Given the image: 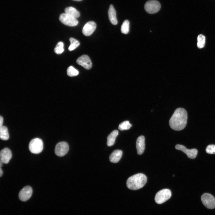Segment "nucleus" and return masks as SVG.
I'll return each instance as SVG.
<instances>
[{
	"instance_id": "obj_1",
	"label": "nucleus",
	"mask_w": 215,
	"mask_h": 215,
	"mask_svg": "<svg viewBox=\"0 0 215 215\" xmlns=\"http://www.w3.org/2000/svg\"><path fill=\"white\" fill-rule=\"evenodd\" d=\"M187 119L188 115L186 110L182 108H177L170 119L169 125L175 130H182L186 125Z\"/></svg>"
},
{
	"instance_id": "obj_2",
	"label": "nucleus",
	"mask_w": 215,
	"mask_h": 215,
	"mask_svg": "<svg viewBox=\"0 0 215 215\" xmlns=\"http://www.w3.org/2000/svg\"><path fill=\"white\" fill-rule=\"evenodd\" d=\"M147 179L142 173H138L129 177L126 182V185L129 189L136 190L142 188L146 184Z\"/></svg>"
},
{
	"instance_id": "obj_3",
	"label": "nucleus",
	"mask_w": 215,
	"mask_h": 215,
	"mask_svg": "<svg viewBox=\"0 0 215 215\" xmlns=\"http://www.w3.org/2000/svg\"><path fill=\"white\" fill-rule=\"evenodd\" d=\"M43 142L41 139L35 138L32 139L29 145V148L31 152L34 154H38L42 150Z\"/></svg>"
},
{
	"instance_id": "obj_4",
	"label": "nucleus",
	"mask_w": 215,
	"mask_h": 215,
	"mask_svg": "<svg viewBox=\"0 0 215 215\" xmlns=\"http://www.w3.org/2000/svg\"><path fill=\"white\" fill-rule=\"evenodd\" d=\"M171 196V191L168 189H162L158 192L156 194L155 200L158 204L165 202L169 199Z\"/></svg>"
},
{
	"instance_id": "obj_5",
	"label": "nucleus",
	"mask_w": 215,
	"mask_h": 215,
	"mask_svg": "<svg viewBox=\"0 0 215 215\" xmlns=\"http://www.w3.org/2000/svg\"><path fill=\"white\" fill-rule=\"evenodd\" d=\"M161 4L156 0H150L147 1L144 5V8L147 12L153 14L157 12L160 9Z\"/></svg>"
},
{
	"instance_id": "obj_6",
	"label": "nucleus",
	"mask_w": 215,
	"mask_h": 215,
	"mask_svg": "<svg viewBox=\"0 0 215 215\" xmlns=\"http://www.w3.org/2000/svg\"><path fill=\"white\" fill-rule=\"evenodd\" d=\"M203 204L207 208L212 209L215 208V198L211 194L204 193L201 197Z\"/></svg>"
},
{
	"instance_id": "obj_7",
	"label": "nucleus",
	"mask_w": 215,
	"mask_h": 215,
	"mask_svg": "<svg viewBox=\"0 0 215 215\" xmlns=\"http://www.w3.org/2000/svg\"><path fill=\"white\" fill-rule=\"evenodd\" d=\"M59 19L63 24L68 26H76L78 23V21L76 19L65 13H62L60 15Z\"/></svg>"
},
{
	"instance_id": "obj_8",
	"label": "nucleus",
	"mask_w": 215,
	"mask_h": 215,
	"mask_svg": "<svg viewBox=\"0 0 215 215\" xmlns=\"http://www.w3.org/2000/svg\"><path fill=\"white\" fill-rule=\"evenodd\" d=\"M69 149L67 143L64 142H61L58 143L55 148V153L59 156H62L68 152Z\"/></svg>"
},
{
	"instance_id": "obj_9",
	"label": "nucleus",
	"mask_w": 215,
	"mask_h": 215,
	"mask_svg": "<svg viewBox=\"0 0 215 215\" xmlns=\"http://www.w3.org/2000/svg\"><path fill=\"white\" fill-rule=\"evenodd\" d=\"M175 148L176 149L183 152L187 155L188 158L191 159L195 158L197 154L198 151L197 149L195 148L189 149L187 148L185 146L179 144L176 145Z\"/></svg>"
},
{
	"instance_id": "obj_10",
	"label": "nucleus",
	"mask_w": 215,
	"mask_h": 215,
	"mask_svg": "<svg viewBox=\"0 0 215 215\" xmlns=\"http://www.w3.org/2000/svg\"><path fill=\"white\" fill-rule=\"evenodd\" d=\"M33 192L32 188L29 186L23 188L19 192V197L20 199L22 201H26L31 197Z\"/></svg>"
},
{
	"instance_id": "obj_11",
	"label": "nucleus",
	"mask_w": 215,
	"mask_h": 215,
	"mask_svg": "<svg viewBox=\"0 0 215 215\" xmlns=\"http://www.w3.org/2000/svg\"><path fill=\"white\" fill-rule=\"evenodd\" d=\"M76 63L86 69L89 70L92 66V63L89 57L86 55H82L76 60Z\"/></svg>"
},
{
	"instance_id": "obj_12",
	"label": "nucleus",
	"mask_w": 215,
	"mask_h": 215,
	"mask_svg": "<svg viewBox=\"0 0 215 215\" xmlns=\"http://www.w3.org/2000/svg\"><path fill=\"white\" fill-rule=\"evenodd\" d=\"M96 27V23L93 21L87 22L84 26L82 32L86 36L91 35L95 30Z\"/></svg>"
},
{
	"instance_id": "obj_13",
	"label": "nucleus",
	"mask_w": 215,
	"mask_h": 215,
	"mask_svg": "<svg viewBox=\"0 0 215 215\" xmlns=\"http://www.w3.org/2000/svg\"><path fill=\"white\" fill-rule=\"evenodd\" d=\"M12 156L11 152L8 148H4L0 151V161L3 163H8L11 159Z\"/></svg>"
},
{
	"instance_id": "obj_14",
	"label": "nucleus",
	"mask_w": 215,
	"mask_h": 215,
	"mask_svg": "<svg viewBox=\"0 0 215 215\" xmlns=\"http://www.w3.org/2000/svg\"><path fill=\"white\" fill-rule=\"evenodd\" d=\"M145 138L143 136H139L137 139L136 142V147L137 153L139 155L142 154L144 152L145 144Z\"/></svg>"
},
{
	"instance_id": "obj_15",
	"label": "nucleus",
	"mask_w": 215,
	"mask_h": 215,
	"mask_svg": "<svg viewBox=\"0 0 215 215\" xmlns=\"http://www.w3.org/2000/svg\"><path fill=\"white\" fill-rule=\"evenodd\" d=\"M108 16L109 19L113 25H116L118 21L116 16V12L113 5H110L108 10Z\"/></svg>"
},
{
	"instance_id": "obj_16",
	"label": "nucleus",
	"mask_w": 215,
	"mask_h": 215,
	"mask_svg": "<svg viewBox=\"0 0 215 215\" xmlns=\"http://www.w3.org/2000/svg\"><path fill=\"white\" fill-rule=\"evenodd\" d=\"M122 154V150H116L113 151L109 156L110 161L113 163L118 162L121 159Z\"/></svg>"
},
{
	"instance_id": "obj_17",
	"label": "nucleus",
	"mask_w": 215,
	"mask_h": 215,
	"mask_svg": "<svg viewBox=\"0 0 215 215\" xmlns=\"http://www.w3.org/2000/svg\"><path fill=\"white\" fill-rule=\"evenodd\" d=\"M118 134V131L116 130L112 131L108 136L107 140V145L108 146H113L114 144L116 138Z\"/></svg>"
},
{
	"instance_id": "obj_18",
	"label": "nucleus",
	"mask_w": 215,
	"mask_h": 215,
	"mask_svg": "<svg viewBox=\"0 0 215 215\" xmlns=\"http://www.w3.org/2000/svg\"><path fill=\"white\" fill-rule=\"evenodd\" d=\"M65 13L68 15L76 19L80 16V13L76 8L69 7L66 8L64 10Z\"/></svg>"
},
{
	"instance_id": "obj_19",
	"label": "nucleus",
	"mask_w": 215,
	"mask_h": 215,
	"mask_svg": "<svg viewBox=\"0 0 215 215\" xmlns=\"http://www.w3.org/2000/svg\"><path fill=\"white\" fill-rule=\"evenodd\" d=\"M9 134L7 128L4 126L0 127V138L4 140H7L9 138Z\"/></svg>"
},
{
	"instance_id": "obj_20",
	"label": "nucleus",
	"mask_w": 215,
	"mask_h": 215,
	"mask_svg": "<svg viewBox=\"0 0 215 215\" xmlns=\"http://www.w3.org/2000/svg\"><path fill=\"white\" fill-rule=\"evenodd\" d=\"M69 40L70 44L68 47V50L70 51H72L74 50L80 45L79 42L73 38H70Z\"/></svg>"
},
{
	"instance_id": "obj_21",
	"label": "nucleus",
	"mask_w": 215,
	"mask_h": 215,
	"mask_svg": "<svg viewBox=\"0 0 215 215\" xmlns=\"http://www.w3.org/2000/svg\"><path fill=\"white\" fill-rule=\"evenodd\" d=\"M129 30V22L128 20H125L121 27V32L125 34L128 33Z\"/></svg>"
},
{
	"instance_id": "obj_22",
	"label": "nucleus",
	"mask_w": 215,
	"mask_h": 215,
	"mask_svg": "<svg viewBox=\"0 0 215 215\" xmlns=\"http://www.w3.org/2000/svg\"><path fill=\"white\" fill-rule=\"evenodd\" d=\"M205 38L202 34L199 35L197 37V46L199 48H203L205 44Z\"/></svg>"
},
{
	"instance_id": "obj_23",
	"label": "nucleus",
	"mask_w": 215,
	"mask_h": 215,
	"mask_svg": "<svg viewBox=\"0 0 215 215\" xmlns=\"http://www.w3.org/2000/svg\"><path fill=\"white\" fill-rule=\"evenodd\" d=\"M132 126L128 121H125L120 123L118 127V128L121 130H127L129 129Z\"/></svg>"
},
{
	"instance_id": "obj_24",
	"label": "nucleus",
	"mask_w": 215,
	"mask_h": 215,
	"mask_svg": "<svg viewBox=\"0 0 215 215\" xmlns=\"http://www.w3.org/2000/svg\"><path fill=\"white\" fill-rule=\"evenodd\" d=\"M79 72L72 66H69L67 70V75L70 77L76 76L78 75Z\"/></svg>"
},
{
	"instance_id": "obj_25",
	"label": "nucleus",
	"mask_w": 215,
	"mask_h": 215,
	"mask_svg": "<svg viewBox=\"0 0 215 215\" xmlns=\"http://www.w3.org/2000/svg\"><path fill=\"white\" fill-rule=\"evenodd\" d=\"M54 52L57 54L62 53L64 51V44L62 42H59L54 49Z\"/></svg>"
},
{
	"instance_id": "obj_26",
	"label": "nucleus",
	"mask_w": 215,
	"mask_h": 215,
	"mask_svg": "<svg viewBox=\"0 0 215 215\" xmlns=\"http://www.w3.org/2000/svg\"><path fill=\"white\" fill-rule=\"evenodd\" d=\"M206 151L208 154H215V145H208L206 148Z\"/></svg>"
},
{
	"instance_id": "obj_27",
	"label": "nucleus",
	"mask_w": 215,
	"mask_h": 215,
	"mask_svg": "<svg viewBox=\"0 0 215 215\" xmlns=\"http://www.w3.org/2000/svg\"><path fill=\"white\" fill-rule=\"evenodd\" d=\"M3 118L2 116H0V127H1L3 126Z\"/></svg>"
},
{
	"instance_id": "obj_28",
	"label": "nucleus",
	"mask_w": 215,
	"mask_h": 215,
	"mask_svg": "<svg viewBox=\"0 0 215 215\" xmlns=\"http://www.w3.org/2000/svg\"><path fill=\"white\" fill-rule=\"evenodd\" d=\"M3 174V171L1 168H0V177H1Z\"/></svg>"
},
{
	"instance_id": "obj_29",
	"label": "nucleus",
	"mask_w": 215,
	"mask_h": 215,
	"mask_svg": "<svg viewBox=\"0 0 215 215\" xmlns=\"http://www.w3.org/2000/svg\"><path fill=\"white\" fill-rule=\"evenodd\" d=\"M3 163L0 160V168H1L3 166Z\"/></svg>"
},
{
	"instance_id": "obj_30",
	"label": "nucleus",
	"mask_w": 215,
	"mask_h": 215,
	"mask_svg": "<svg viewBox=\"0 0 215 215\" xmlns=\"http://www.w3.org/2000/svg\"><path fill=\"white\" fill-rule=\"evenodd\" d=\"M72 0L76 1H82V0Z\"/></svg>"
}]
</instances>
